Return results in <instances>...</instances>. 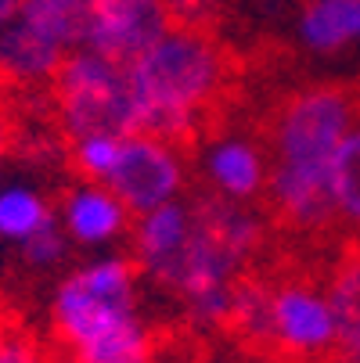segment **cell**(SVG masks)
I'll return each mask as SVG.
<instances>
[{"instance_id": "obj_22", "label": "cell", "mask_w": 360, "mask_h": 363, "mask_svg": "<svg viewBox=\"0 0 360 363\" xmlns=\"http://www.w3.org/2000/svg\"><path fill=\"white\" fill-rule=\"evenodd\" d=\"M166 8L177 18H202L205 8H213V0H166Z\"/></svg>"}, {"instance_id": "obj_8", "label": "cell", "mask_w": 360, "mask_h": 363, "mask_svg": "<svg viewBox=\"0 0 360 363\" xmlns=\"http://www.w3.org/2000/svg\"><path fill=\"white\" fill-rule=\"evenodd\" d=\"M173 22L177 15L166 0H94L83 50L130 69L173 29Z\"/></svg>"}, {"instance_id": "obj_24", "label": "cell", "mask_w": 360, "mask_h": 363, "mask_svg": "<svg viewBox=\"0 0 360 363\" xmlns=\"http://www.w3.org/2000/svg\"><path fill=\"white\" fill-rule=\"evenodd\" d=\"M11 119H8V112L0 108V162H4V155H8V147H11Z\"/></svg>"}, {"instance_id": "obj_25", "label": "cell", "mask_w": 360, "mask_h": 363, "mask_svg": "<svg viewBox=\"0 0 360 363\" xmlns=\"http://www.w3.org/2000/svg\"><path fill=\"white\" fill-rule=\"evenodd\" d=\"M4 335H8V331H4V328H0V342H4Z\"/></svg>"}, {"instance_id": "obj_12", "label": "cell", "mask_w": 360, "mask_h": 363, "mask_svg": "<svg viewBox=\"0 0 360 363\" xmlns=\"http://www.w3.org/2000/svg\"><path fill=\"white\" fill-rule=\"evenodd\" d=\"M58 223H62V230L72 245L109 248L123 234H130L133 216L105 184L80 180L72 191H65V198L58 205Z\"/></svg>"}, {"instance_id": "obj_20", "label": "cell", "mask_w": 360, "mask_h": 363, "mask_svg": "<svg viewBox=\"0 0 360 363\" xmlns=\"http://www.w3.org/2000/svg\"><path fill=\"white\" fill-rule=\"evenodd\" d=\"M69 245H72V241L65 238L62 223L55 220L47 230H40L36 238H29L26 245H18V255H22V263L33 267V270H55L62 259H65Z\"/></svg>"}, {"instance_id": "obj_15", "label": "cell", "mask_w": 360, "mask_h": 363, "mask_svg": "<svg viewBox=\"0 0 360 363\" xmlns=\"http://www.w3.org/2000/svg\"><path fill=\"white\" fill-rule=\"evenodd\" d=\"M324 291L339 324V363H360V241H349L328 270Z\"/></svg>"}, {"instance_id": "obj_11", "label": "cell", "mask_w": 360, "mask_h": 363, "mask_svg": "<svg viewBox=\"0 0 360 363\" xmlns=\"http://www.w3.org/2000/svg\"><path fill=\"white\" fill-rule=\"evenodd\" d=\"M202 173L209 184V194L252 205L256 198H263L267 177H271V155L263 144H256L238 133H224L217 140L205 144L202 151Z\"/></svg>"}, {"instance_id": "obj_23", "label": "cell", "mask_w": 360, "mask_h": 363, "mask_svg": "<svg viewBox=\"0 0 360 363\" xmlns=\"http://www.w3.org/2000/svg\"><path fill=\"white\" fill-rule=\"evenodd\" d=\"M22 11V0H0V29H8Z\"/></svg>"}, {"instance_id": "obj_14", "label": "cell", "mask_w": 360, "mask_h": 363, "mask_svg": "<svg viewBox=\"0 0 360 363\" xmlns=\"http://www.w3.org/2000/svg\"><path fill=\"white\" fill-rule=\"evenodd\" d=\"M65 62V50L43 40L22 18L8 29H0V79H11L22 86H47Z\"/></svg>"}, {"instance_id": "obj_2", "label": "cell", "mask_w": 360, "mask_h": 363, "mask_svg": "<svg viewBox=\"0 0 360 363\" xmlns=\"http://www.w3.org/2000/svg\"><path fill=\"white\" fill-rule=\"evenodd\" d=\"M231 79L224 43L198 18H177L173 29L130 65L137 97V133L191 140Z\"/></svg>"}, {"instance_id": "obj_18", "label": "cell", "mask_w": 360, "mask_h": 363, "mask_svg": "<svg viewBox=\"0 0 360 363\" xmlns=\"http://www.w3.org/2000/svg\"><path fill=\"white\" fill-rule=\"evenodd\" d=\"M332 198H335V227H342L349 241H360V126L335 151Z\"/></svg>"}, {"instance_id": "obj_6", "label": "cell", "mask_w": 360, "mask_h": 363, "mask_svg": "<svg viewBox=\"0 0 360 363\" xmlns=\"http://www.w3.org/2000/svg\"><path fill=\"white\" fill-rule=\"evenodd\" d=\"M105 187L126 205L130 216H144L159 205L180 201L187 187V159L184 144L156 137V133H130L123 137L119 159Z\"/></svg>"}, {"instance_id": "obj_7", "label": "cell", "mask_w": 360, "mask_h": 363, "mask_svg": "<svg viewBox=\"0 0 360 363\" xmlns=\"http://www.w3.org/2000/svg\"><path fill=\"white\" fill-rule=\"evenodd\" d=\"M271 345L299 363H321L335 356L339 324L324 284L306 277L271 284Z\"/></svg>"}, {"instance_id": "obj_10", "label": "cell", "mask_w": 360, "mask_h": 363, "mask_svg": "<svg viewBox=\"0 0 360 363\" xmlns=\"http://www.w3.org/2000/svg\"><path fill=\"white\" fill-rule=\"evenodd\" d=\"M191 230H195V213L187 201H170L144 216H133L130 248H133L137 274L170 291L173 274L180 267V255L191 241Z\"/></svg>"}, {"instance_id": "obj_17", "label": "cell", "mask_w": 360, "mask_h": 363, "mask_svg": "<svg viewBox=\"0 0 360 363\" xmlns=\"http://www.w3.org/2000/svg\"><path fill=\"white\" fill-rule=\"evenodd\" d=\"M55 209L50 201L29 187V184H0V241L8 245H26L40 230L55 223Z\"/></svg>"}, {"instance_id": "obj_21", "label": "cell", "mask_w": 360, "mask_h": 363, "mask_svg": "<svg viewBox=\"0 0 360 363\" xmlns=\"http://www.w3.org/2000/svg\"><path fill=\"white\" fill-rule=\"evenodd\" d=\"M0 363H50V356L40 349L36 338L29 335H4V342H0Z\"/></svg>"}, {"instance_id": "obj_5", "label": "cell", "mask_w": 360, "mask_h": 363, "mask_svg": "<svg viewBox=\"0 0 360 363\" xmlns=\"http://www.w3.org/2000/svg\"><path fill=\"white\" fill-rule=\"evenodd\" d=\"M47 90L55 101L58 126L69 140H80L87 133H137V97L130 69L94 50H69Z\"/></svg>"}, {"instance_id": "obj_4", "label": "cell", "mask_w": 360, "mask_h": 363, "mask_svg": "<svg viewBox=\"0 0 360 363\" xmlns=\"http://www.w3.org/2000/svg\"><path fill=\"white\" fill-rule=\"evenodd\" d=\"M360 126V94L342 83H310L292 90L271 116V162L332 173L335 151Z\"/></svg>"}, {"instance_id": "obj_16", "label": "cell", "mask_w": 360, "mask_h": 363, "mask_svg": "<svg viewBox=\"0 0 360 363\" xmlns=\"http://www.w3.org/2000/svg\"><path fill=\"white\" fill-rule=\"evenodd\" d=\"M90 11L94 0H22L18 18L69 55V50H80L87 43Z\"/></svg>"}, {"instance_id": "obj_1", "label": "cell", "mask_w": 360, "mask_h": 363, "mask_svg": "<svg viewBox=\"0 0 360 363\" xmlns=\"http://www.w3.org/2000/svg\"><path fill=\"white\" fill-rule=\"evenodd\" d=\"M137 267L97 255L65 274L50 298V324L69 363H151L156 335L137 309Z\"/></svg>"}, {"instance_id": "obj_3", "label": "cell", "mask_w": 360, "mask_h": 363, "mask_svg": "<svg viewBox=\"0 0 360 363\" xmlns=\"http://www.w3.org/2000/svg\"><path fill=\"white\" fill-rule=\"evenodd\" d=\"M195 230L173 274L170 295L180 298L187 317L202 328H224L231 320V298L249 263L263 245V216L241 201L205 191L191 201Z\"/></svg>"}, {"instance_id": "obj_13", "label": "cell", "mask_w": 360, "mask_h": 363, "mask_svg": "<svg viewBox=\"0 0 360 363\" xmlns=\"http://www.w3.org/2000/svg\"><path fill=\"white\" fill-rule=\"evenodd\" d=\"M295 36L314 58H342L360 47V0H302Z\"/></svg>"}, {"instance_id": "obj_19", "label": "cell", "mask_w": 360, "mask_h": 363, "mask_svg": "<svg viewBox=\"0 0 360 363\" xmlns=\"http://www.w3.org/2000/svg\"><path fill=\"white\" fill-rule=\"evenodd\" d=\"M69 144H72V169L80 173V180L105 184L116 169L123 137H116V133H87V137L69 140Z\"/></svg>"}, {"instance_id": "obj_9", "label": "cell", "mask_w": 360, "mask_h": 363, "mask_svg": "<svg viewBox=\"0 0 360 363\" xmlns=\"http://www.w3.org/2000/svg\"><path fill=\"white\" fill-rule=\"evenodd\" d=\"M271 213L292 234L317 238L335 227V198H332V173L321 169H292L271 162L267 191Z\"/></svg>"}]
</instances>
